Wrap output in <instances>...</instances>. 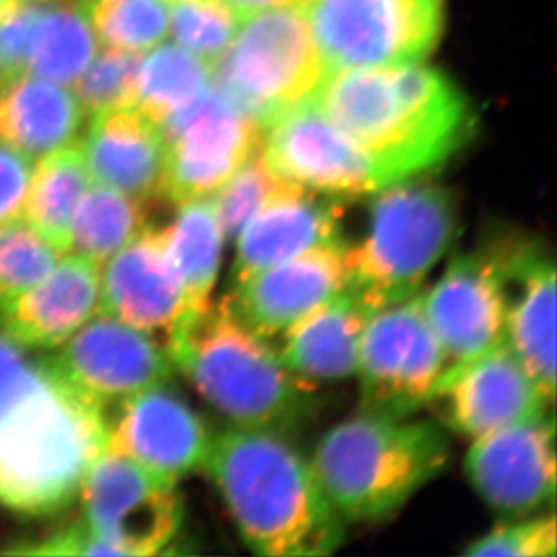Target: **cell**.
I'll use <instances>...</instances> for the list:
<instances>
[{
  "label": "cell",
  "mask_w": 557,
  "mask_h": 557,
  "mask_svg": "<svg viewBox=\"0 0 557 557\" xmlns=\"http://www.w3.org/2000/svg\"><path fill=\"white\" fill-rule=\"evenodd\" d=\"M471 442L466 473L491 509L523 518L553 504L556 426L547 411Z\"/></svg>",
  "instance_id": "cell-14"
},
{
  "label": "cell",
  "mask_w": 557,
  "mask_h": 557,
  "mask_svg": "<svg viewBox=\"0 0 557 557\" xmlns=\"http://www.w3.org/2000/svg\"><path fill=\"white\" fill-rule=\"evenodd\" d=\"M2 87H4V84H2V79H0V90H2Z\"/></svg>",
  "instance_id": "cell-41"
},
{
  "label": "cell",
  "mask_w": 557,
  "mask_h": 557,
  "mask_svg": "<svg viewBox=\"0 0 557 557\" xmlns=\"http://www.w3.org/2000/svg\"><path fill=\"white\" fill-rule=\"evenodd\" d=\"M433 400L446 406V421L473 441L547 411L553 405L507 343L444 373Z\"/></svg>",
  "instance_id": "cell-18"
},
{
  "label": "cell",
  "mask_w": 557,
  "mask_h": 557,
  "mask_svg": "<svg viewBox=\"0 0 557 557\" xmlns=\"http://www.w3.org/2000/svg\"><path fill=\"white\" fill-rule=\"evenodd\" d=\"M339 199L289 181L244 224L233 240L235 258L230 284H240L252 274L310 249L339 243Z\"/></svg>",
  "instance_id": "cell-21"
},
{
  "label": "cell",
  "mask_w": 557,
  "mask_h": 557,
  "mask_svg": "<svg viewBox=\"0 0 557 557\" xmlns=\"http://www.w3.org/2000/svg\"><path fill=\"white\" fill-rule=\"evenodd\" d=\"M100 310L169 345L185 318V290L166 226L143 227L100 268Z\"/></svg>",
  "instance_id": "cell-16"
},
{
  "label": "cell",
  "mask_w": 557,
  "mask_h": 557,
  "mask_svg": "<svg viewBox=\"0 0 557 557\" xmlns=\"http://www.w3.org/2000/svg\"><path fill=\"white\" fill-rule=\"evenodd\" d=\"M62 255L24 219L0 226V310L48 276Z\"/></svg>",
  "instance_id": "cell-32"
},
{
  "label": "cell",
  "mask_w": 557,
  "mask_h": 557,
  "mask_svg": "<svg viewBox=\"0 0 557 557\" xmlns=\"http://www.w3.org/2000/svg\"><path fill=\"white\" fill-rule=\"evenodd\" d=\"M202 469L252 553L326 556L342 545L345 521L285 433L240 426L216 433Z\"/></svg>",
  "instance_id": "cell-3"
},
{
  "label": "cell",
  "mask_w": 557,
  "mask_h": 557,
  "mask_svg": "<svg viewBox=\"0 0 557 557\" xmlns=\"http://www.w3.org/2000/svg\"><path fill=\"white\" fill-rule=\"evenodd\" d=\"M159 125L164 139L161 197L175 206L213 197L260 143V126L219 87Z\"/></svg>",
  "instance_id": "cell-12"
},
{
  "label": "cell",
  "mask_w": 557,
  "mask_h": 557,
  "mask_svg": "<svg viewBox=\"0 0 557 557\" xmlns=\"http://www.w3.org/2000/svg\"><path fill=\"white\" fill-rule=\"evenodd\" d=\"M447 460L446 433L432 422L363 411L321 436L310 463L345 523H372L395 515Z\"/></svg>",
  "instance_id": "cell-5"
},
{
  "label": "cell",
  "mask_w": 557,
  "mask_h": 557,
  "mask_svg": "<svg viewBox=\"0 0 557 557\" xmlns=\"http://www.w3.org/2000/svg\"><path fill=\"white\" fill-rule=\"evenodd\" d=\"M447 369L422 290L369 315L356 370L364 411L410 417L432 403Z\"/></svg>",
  "instance_id": "cell-10"
},
{
  "label": "cell",
  "mask_w": 557,
  "mask_h": 557,
  "mask_svg": "<svg viewBox=\"0 0 557 557\" xmlns=\"http://www.w3.org/2000/svg\"><path fill=\"white\" fill-rule=\"evenodd\" d=\"M260 153L274 174L334 199L395 185L388 172L312 101L285 109L260 128Z\"/></svg>",
  "instance_id": "cell-11"
},
{
  "label": "cell",
  "mask_w": 557,
  "mask_h": 557,
  "mask_svg": "<svg viewBox=\"0 0 557 557\" xmlns=\"http://www.w3.org/2000/svg\"><path fill=\"white\" fill-rule=\"evenodd\" d=\"M78 496L79 520L109 556L163 554L183 525L177 484L106 447L85 474Z\"/></svg>",
  "instance_id": "cell-9"
},
{
  "label": "cell",
  "mask_w": 557,
  "mask_h": 557,
  "mask_svg": "<svg viewBox=\"0 0 557 557\" xmlns=\"http://www.w3.org/2000/svg\"><path fill=\"white\" fill-rule=\"evenodd\" d=\"M347 244H325L233 285L227 298L252 331L282 337L348 284Z\"/></svg>",
  "instance_id": "cell-19"
},
{
  "label": "cell",
  "mask_w": 557,
  "mask_h": 557,
  "mask_svg": "<svg viewBox=\"0 0 557 557\" xmlns=\"http://www.w3.org/2000/svg\"><path fill=\"white\" fill-rule=\"evenodd\" d=\"M141 60L139 53L125 49L107 48L96 53L76 79V96L85 114L92 117L101 112L136 106Z\"/></svg>",
  "instance_id": "cell-33"
},
{
  "label": "cell",
  "mask_w": 557,
  "mask_h": 557,
  "mask_svg": "<svg viewBox=\"0 0 557 557\" xmlns=\"http://www.w3.org/2000/svg\"><path fill=\"white\" fill-rule=\"evenodd\" d=\"M370 314L358 295L345 287L285 332L280 358L296 377L309 384L356 375Z\"/></svg>",
  "instance_id": "cell-24"
},
{
  "label": "cell",
  "mask_w": 557,
  "mask_h": 557,
  "mask_svg": "<svg viewBox=\"0 0 557 557\" xmlns=\"http://www.w3.org/2000/svg\"><path fill=\"white\" fill-rule=\"evenodd\" d=\"M98 53L87 0H49L33 29L26 74L73 85Z\"/></svg>",
  "instance_id": "cell-28"
},
{
  "label": "cell",
  "mask_w": 557,
  "mask_h": 557,
  "mask_svg": "<svg viewBox=\"0 0 557 557\" xmlns=\"http://www.w3.org/2000/svg\"><path fill=\"white\" fill-rule=\"evenodd\" d=\"M240 16L226 0H175L172 35L206 62L215 63L232 46Z\"/></svg>",
  "instance_id": "cell-35"
},
{
  "label": "cell",
  "mask_w": 557,
  "mask_h": 557,
  "mask_svg": "<svg viewBox=\"0 0 557 557\" xmlns=\"http://www.w3.org/2000/svg\"><path fill=\"white\" fill-rule=\"evenodd\" d=\"M505 276V343L550 403L556 395V263L540 243L499 246Z\"/></svg>",
  "instance_id": "cell-20"
},
{
  "label": "cell",
  "mask_w": 557,
  "mask_h": 557,
  "mask_svg": "<svg viewBox=\"0 0 557 557\" xmlns=\"http://www.w3.org/2000/svg\"><path fill=\"white\" fill-rule=\"evenodd\" d=\"M210 442L202 419L166 383L132 395L107 417L106 449L175 484L202 469Z\"/></svg>",
  "instance_id": "cell-17"
},
{
  "label": "cell",
  "mask_w": 557,
  "mask_h": 557,
  "mask_svg": "<svg viewBox=\"0 0 557 557\" xmlns=\"http://www.w3.org/2000/svg\"><path fill=\"white\" fill-rule=\"evenodd\" d=\"M216 62L215 87L260 128L307 100L326 73L301 8L251 16Z\"/></svg>",
  "instance_id": "cell-7"
},
{
  "label": "cell",
  "mask_w": 557,
  "mask_h": 557,
  "mask_svg": "<svg viewBox=\"0 0 557 557\" xmlns=\"http://www.w3.org/2000/svg\"><path fill=\"white\" fill-rule=\"evenodd\" d=\"M84 107L73 90L22 74L0 90V143L33 161L79 143Z\"/></svg>",
  "instance_id": "cell-25"
},
{
  "label": "cell",
  "mask_w": 557,
  "mask_h": 557,
  "mask_svg": "<svg viewBox=\"0 0 557 557\" xmlns=\"http://www.w3.org/2000/svg\"><path fill=\"white\" fill-rule=\"evenodd\" d=\"M35 161L0 143V226L22 219Z\"/></svg>",
  "instance_id": "cell-38"
},
{
  "label": "cell",
  "mask_w": 557,
  "mask_h": 557,
  "mask_svg": "<svg viewBox=\"0 0 557 557\" xmlns=\"http://www.w3.org/2000/svg\"><path fill=\"white\" fill-rule=\"evenodd\" d=\"M289 181L282 180L263 161L260 147L244 161L243 166L222 185L211 199L226 243H233L244 224L273 199Z\"/></svg>",
  "instance_id": "cell-34"
},
{
  "label": "cell",
  "mask_w": 557,
  "mask_h": 557,
  "mask_svg": "<svg viewBox=\"0 0 557 557\" xmlns=\"http://www.w3.org/2000/svg\"><path fill=\"white\" fill-rule=\"evenodd\" d=\"M422 306L449 369L505 342V276L498 249L453 258L432 289L422 290Z\"/></svg>",
  "instance_id": "cell-15"
},
{
  "label": "cell",
  "mask_w": 557,
  "mask_h": 557,
  "mask_svg": "<svg viewBox=\"0 0 557 557\" xmlns=\"http://www.w3.org/2000/svg\"><path fill=\"white\" fill-rule=\"evenodd\" d=\"M8 4V0H0V8H4Z\"/></svg>",
  "instance_id": "cell-40"
},
{
  "label": "cell",
  "mask_w": 557,
  "mask_h": 557,
  "mask_svg": "<svg viewBox=\"0 0 557 557\" xmlns=\"http://www.w3.org/2000/svg\"><path fill=\"white\" fill-rule=\"evenodd\" d=\"M175 370L233 426L287 433L312 410L310 384L233 309L226 296L166 345Z\"/></svg>",
  "instance_id": "cell-4"
},
{
  "label": "cell",
  "mask_w": 557,
  "mask_h": 557,
  "mask_svg": "<svg viewBox=\"0 0 557 557\" xmlns=\"http://www.w3.org/2000/svg\"><path fill=\"white\" fill-rule=\"evenodd\" d=\"M147 202L92 183L79 200L67 252L103 265L147 226Z\"/></svg>",
  "instance_id": "cell-29"
},
{
  "label": "cell",
  "mask_w": 557,
  "mask_h": 557,
  "mask_svg": "<svg viewBox=\"0 0 557 557\" xmlns=\"http://www.w3.org/2000/svg\"><path fill=\"white\" fill-rule=\"evenodd\" d=\"M96 37L109 48L141 53L163 42L170 26L164 0H87Z\"/></svg>",
  "instance_id": "cell-31"
},
{
  "label": "cell",
  "mask_w": 557,
  "mask_h": 557,
  "mask_svg": "<svg viewBox=\"0 0 557 557\" xmlns=\"http://www.w3.org/2000/svg\"><path fill=\"white\" fill-rule=\"evenodd\" d=\"M49 0H8L0 8V79H11L26 74L27 49L33 29Z\"/></svg>",
  "instance_id": "cell-37"
},
{
  "label": "cell",
  "mask_w": 557,
  "mask_h": 557,
  "mask_svg": "<svg viewBox=\"0 0 557 557\" xmlns=\"http://www.w3.org/2000/svg\"><path fill=\"white\" fill-rule=\"evenodd\" d=\"M232 5V10L238 16H251L258 11L273 10V8H284V5L296 4L298 0H226Z\"/></svg>",
  "instance_id": "cell-39"
},
{
  "label": "cell",
  "mask_w": 557,
  "mask_h": 557,
  "mask_svg": "<svg viewBox=\"0 0 557 557\" xmlns=\"http://www.w3.org/2000/svg\"><path fill=\"white\" fill-rule=\"evenodd\" d=\"M100 312V265L65 252L32 289L0 310V332L29 350H54Z\"/></svg>",
  "instance_id": "cell-22"
},
{
  "label": "cell",
  "mask_w": 557,
  "mask_h": 557,
  "mask_svg": "<svg viewBox=\"0 0 557 557\" xmlns=\"http://www.w3.org/2000/svg\"><path fill=\"white\" fill-rule=\"evenodd\" d=\"M325 67L413 63L435 48L444 0H300Z\"/></svg>",
  "instance_id": "cell-8"
},
{
  "label": "cell",
  "mask_w": 557,
  "mask_h": 557,
  "mask_svg": "<svg viewBox=\"0 0 557 557\" xmlns=\"http://www.w3.org/2000/svg\"><path fill=\"white\" fill-rule=\"evenodd\" d=\"M90 180L148 202L161 197L164 139L161 125L136 106L90 117L79 141Z\"/></svg>",
  "instance_id": "cell-23"
},
{
  "label": "cell",
  "mask_w": 557,
  "mask_h": 557,
  "mask_svg": "<svg viewBox=\"0 0 557 557\" xmlns=\"http://www.w3.org/2000/svg\"><path fill=\"white\" fill-rule=\"evenodd\" d=\"M213 67L183 46L164 44L141 60L136 107L156 122L185 109L210 89Z\"/></svg>",
  "instance_id": "cell-30"
},
{
  "label": "cell",
  "mask_w": 557,
  "mask_h": 557,
  "mask_svg": "<svg viewBox=\"0 0 557 557\" xmlns=\"http://www.w3.org/2000/svg\"><path fill=\"white\" fill-rule=\"evenodd\" d=\"M49 359L106 416L132 395L169 383L175 370L163 343L101 310Z\"/></svg>",
  "instance_id": "cell-13"
},
{
  "label": "cell",
  "mask_w": 557,
  "mask_h": 557,
  "mask_svg": "<svg viewBox=\"0 0 557 557\" xmlns=\"http://www.w3.org/2000/svg\"><path fill=\"white\" fill-rule=\"evenodd\" d=\"M373 197L369 232L347 249V287L370 312L422 290L457 232L455 200L442 186L411 177Z\"/></svg>",
  "instance_id": "cell-6"
},
{
  "label": "cell",
  "mask_w": 557,
  "mask_h": 557,
  "mask_svg": "<svg viewBox=\"0 0 557 557\" xmlns=\"http://www.w3.org/2000/svg\"><path fill=\"white\" fill-rule=\"evenodd\" d=\"M309 100L372 153L394 183L438 169L473 137L468 96L436 69H332Z\"/></svg>",
  "instance_id": "cell-2"
},
{
  "label": "cell",
  "mask_w": 557,
  "mask_h": 557,
  "mask_svg": "<svg viewBox=\"0 0 557 557\" xmlns=\"http://www.w3.org/2000/svg\"><path fill=\"white\" fill-rule=\"evenodd\" d=\"M557 550L554 515L520 518L469 543L468 556L554 557Z\"/></svg>",
  "instance_id": "cell-36"
},
{
  "label": "cell",
  "mask_w": 557,
  "mask_h": 557,
  "mask_svg": "<svg viewBox=\"0 0 557 557\" xmlns=\"http://www.w3.org/2000/svg\"><path fill=\"white\" fill-rule=\"evenodd\" d=\"M33 352L0 332V505L48 516L78 496L107 416Z\"/></svg>",
  "instance_id": "cell-1"
},
{
  "label": "cell",
  "mask_w": 557,
  "mask_h": 557,
  "mask_svg": "<svg viewBox=\"0 0 557 557\" xmlns=\"http://www.w3.org/2000/svg\"><path fill=\"white\" fill-rule=\"evenodd\" d=\"M166 230L170 251L185 290V318L177 331L180 334L210 307L211 293L221 273L222 248L226 240L211 197L177 205L174 221L170 222Z\"/></svg>",
  "instance_id": "cell-26"
},
{
  "label": "cell",
  "mask_w": 557,
  "mask_h": 557,
  "mask_svg": "<svg viewBox=\"0 0 557 557\" xmlns=\"http://www.w3.org/2000/svg\"><path fill=\"white\" fill-rule=\"evenodd\" d=\"M90 185L79 143L49 153L35 161L22 219L65 255L74 213Z\"/></svg>",
  "instance_id": "cell-27"
}]
</instances>
